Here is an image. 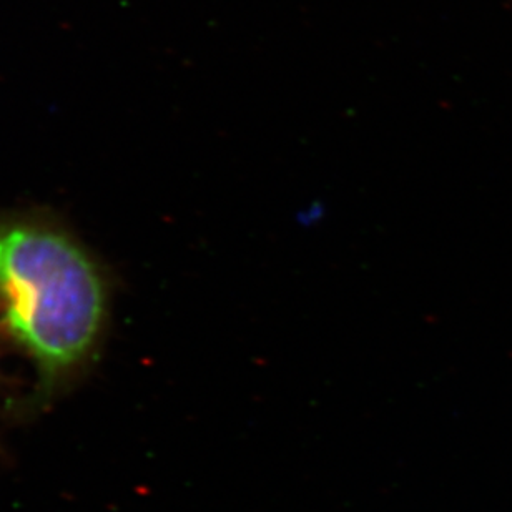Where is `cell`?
<instances>
[{
  "label": "cell",
  "mask_w": 512,
  "mask_h": 512,
  "mask_svg": "<svg viewBox=\"0 0 512 512\" xmlns=\"http://www.w3.org/2000/svg\"><path fill=\"white\" fill-rule=\"evenodd\" d=\"M0 458H4V448H2V444H0Z\"/></svg>",
  "instance_id": "cell-2"
},
{
  "label": "cell",
  "mask_w": 512,
  "mask_h": 512,
  "mask_svg": "<svg viewBox=\"0 0 512 512\" xmlns=\"http://www.w3.org/2000/svg\"><path fill=\"white\" fill-rule=\"evenodd\" d=\"M104 266L44 212H0V330L34 365L15 419H32L70 393L102 350L110 285Z\"/></svg>",
  "instance_id": "cell-1"
}]
</instances>
